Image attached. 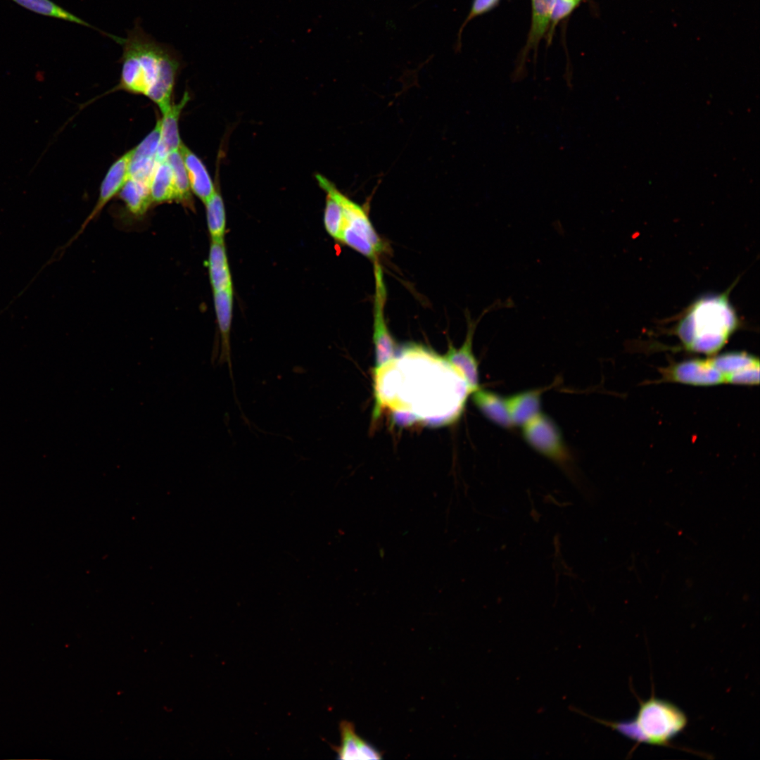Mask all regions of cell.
<instances>
[{
	"label": "cell",
	"instance_id": "9a60e30c",
	"mask_svg": "<svg viewBox=\"0 0 760 760\" xmlns=\"http://www.w3.org/2000/svg\"><path fill=\"white\" fill-rule=\"evenodd\" d=\"M179 151L185 165L191 190L205 204L214 194L215 185L201 160L183 142Z\"/></svg>",
	"mask_w": 760,
	"mask_h": 760
},
{
	"label": "cell",
	"instance_id": "e0dca14e",
	"mask_svg": "<svg viewBox=\"0 0 760 760\" xmlns=\"http://www.w3.org/2000/svg\"><path fill=\"white\" fill-rule=\"evenodd\" d=\"M471 395L476 407L492 422L505 429L514 426L509 415L506 398L481 388Z\"/></svg>",
	"mask_w": 760,
	"mask_h": 760
},
{
	"label": "cell",
	"instance_id": "ac0fdd59",
	"mask_svg": "<svg viewBox=\"0 0 760 760\" xmlns=\"http://www.w3.org/2000/svg\"><path fill=\"white\" fill-rule=\"evenodd\" d=\"M531 20L523 54L537 50L540 42L548 31L555 0H531Z\"/></svg>",
	"mask_w": 760,
	"mask_h": 760
},
{
	"label": "cell",
	"instance_id": "2e32d148",
	"mask_svg": "<svg viewBox=\"0 0 760 760\" xmlns=\"http://www.w3.org/2000/svg\"><path fill=\"white\" fill-rule=\"evenodd\" d=\"M541 393L540 389H532L506 398L509 415L514 426H523L540 413Z\"/></svg>",
	"mask_w": 760,
	"mask_h": 760
},
{
	"label": "cell",
	"instance_id": "6da1fadb",
	"mask_svg": "<svg viewBox=\"0 0 760 760\" xmlns=\"http://www.w3.org/2000/svg\"><path fill=\"white\" fill-rule=\"evenodd\" d=\"M137 19L118 44L122 46V69L118 88L143 94L162 114L170 106L175 80L181 68L178 53L146 33Z\"/></svg>",
	"mask_w": 760,
	"mask_h": 760
},
{
	"label": "cell",
	"instance_id": "52a82bcc",
	"mask_svg": "<svg viewBox=\"0 0 760 760\" xmlns=\"http://www.w3.org/2000/svg\"><path fill=\"white\" fill-rule=\"evenodd\" d=\"M467 315V332L462 345L455 348L450 343L443 360L464 381L471 395L480 388L479 363L473 353L474 334L480 318L472 320Z\"/></svg>",
	"mask_w": 760,
	"mask_h": 760
},
{
	"label": "cell",
	"instance_id": "603a6c76",
	"mask_svg": "<svg viewBox=\"0 0 760 760\" xmlns=\"http://www.w3.org/2000/svg\"><path fill=\"white\" fill-rule=\"evenodd\" d=\"M120 197L129 212L136 215L144 214L153 203L149 188L129 177L120 191Z\"/></svg>",
	"mask_w": 760,
	"mask_h": 760
},
{
	"label": "cell",
	"instance_id": "9c48e42d",
	"mask_svg": "<svg viewBox=\"0 0 760 760\" xmlns=\"http://www.w3.org/2000/svg\"><path fill=\"white\" fill-rule=\"evenodd\" d=\"M664 376L669 381L696 386L726 383L723 375L715 367L711 358L677 363L666 370Z\"/></svg>",
	"mask_w": 760,
	"mask_h": 760
},
{
	"label": "cell",
	"instance_id": "83f0119b",
	"mask_svg": "<svg viewBox=\"0 0 760 760\" xmlns=\"http://www.w3.org/2000/svg\"><path fill=\"white\" fill-rule=\"evenodd\" d=\"M575 1H578V3H581L583 0H575Z\"/></svg>",
	"mask_w": 760,
	"mask_h": 760
},
{
	"label": "cell",
	"instance_id": "7a4b0ae2",
	"mask_svg": "<svg viewBox=\"0 0 760 760\" xmlns=\"http://www.w3.org/2000/svg\"><path fill=\"white\" fill-rule=\"evenodd\" d=\"M574 709L637 743L656 746L669 745L688 723L685 714L679 707L669 701L654 696L641 702L636 716L628 721H606L587 714L580 709Z\"/></svg>",
	"mask_w": 760,
	"mask_h": 760
},
{
	"label": "cell",
	"instance_id": "277c9868",
	"mask_svg": "<svg viewBox=\"0 0 760 760\" xmlns=\"http://www.w3.org/2000/svg\"><path fill=\"white\" fill-rule=\"evenodd\" d=\"M331 188L344 213V224L338 241L355 249L372 245L379 255L385 253L387 246L374 229L366 209L342 194L333 183Z\"/></svg>",
	"mask_w": 760,
	"mask_h": 760
},
{
	"label": "cell",
	"instance_id": "4fadbf2b",
	"mask_svg": "<svg viewBox=\"0 0 760 760\" xmlns=\"http://www.w3.org/2000/svg\"><path fill=\"white\" fill-rule=\"evenodd\" d=\"M189 100V95L185 91L179 102L172 103L169 108L162 114L160 142L157 151L158 161L165 160L171 152L179 150L182 141L178 124L181 113Z\"/></svg>",
	"mask_w": 760,
	"mask_h": 760
},
{
	"label": "cell",
	"instance_id": "5bb4252c",
	"mask_svg": "<svg viewBox=\"0 0 760 760\" xmlns=\"http://www.w3.org/2000/svg\"><path fill=\"white\" fill-rule=\"evenodd\" d=\"M341 745L334 747L338 758L343 760L381 759V754L356 733L354 725L343 721L339 726Z\"/></svg>",
	"mask_w": 760,
	"mask_h": 760
},
{
	"label": "cell",
	"instance_id": "ffe728a7",
	"mask_svg": "<svg viewBox=\"0 0 760 760\" xmlns=\"http://www.w3.org/2000/svg\"><path fill=\"white\" fill-rule=\"evenodd\" d=\"M319 185L327 192L324 224L328 234L338 241L344 224L342 205L332 191V182L321 175H316Z\"/></svg>",
	"mask_w": 760,
	"mask_h": 760
},
{
	"label": "cell",
	"instance_id": "8992f818",
	"mask_svg": "<svg viewBox=\"0 0 760 760\" xmlns=\"http://www.w3.org/2000/svg\"><path fill=\"white\" fill-rule=\"evenodd\" d=\"M524 438L536 451L559 464L568 462L569 455L562 433L547 415L539 413L522 426Z\"/></svg>",
	"mask_w": 760,
	"mask_h": 760
},
{
	"label": "cell",
	"instance_id": "8fae6325",
	"mask_svg": "<svg viewBox=\"0 0 760 760\" xmlns=\"http://www.w3.org/2000/svg\"><path fill=\"white\" fill-rule=\"evenodd\" d=\"M134 148L116 160L108 169L103 179L96 205L85 220L81 231L101 211L103 207L122 188L129 177V166Z\"/></svg>",
	"mask_w": 760,
	"mask_h": 760
},
{
	"label": "cell",
	"instance_id": "5b68a950",
	"mask_svg": "<svg viewBox=\"0 0 760 760\" xmlns=\"http://www.w3.org/2000/svg\"><path fill=\"white\" fill-rule=\"evenodd\" d=\"M375 292L373 306V343L375 355V373L388 366L395 358V342L387 325L384 307L386 300V288L384 272L379 261L373 262Z\"/></svg>",
	"mask_w": 760,
	"mask_h": 760
},
{
	"label": "cell",
	"instance_id": "30bf717a",
	"mask_svg": "<svg viewBox=\"0 0 760 760\" xmlns=\"http://www.w3.org/2000/svg\"><path fill=\"white\" fill-rule=\"evenodd\" d=\"M160 142V127L153 130L135 147L130 162L129 178L149 188L150 182L158 162L157 151Z\"/></svg>",
	"mask_w": 760,
	"mask_h": 760
},
{
	"label": "cell",
	"instance_id": "d4e9b609",
	"mask_svg": "<svg viewBox=\"0 0 760 760\" xmlns=\"http://www.w3.org/2000/svg\"><path fill=\"white\" fill-rule=\"evenodd\" d=\"M166 160L171 167L176 191V201L186 206L193 204L191 187L179 150L169 153Z\"/></svg>",
	"mask_w": 760,
	"mask_h": 760
},
{
	"label": "cell",
	"instance_id": "ba28073f",
	"mask_svg": "<svg viewBox=\"0 0 760 760\" xmlns=\"http://www.w3.org/2000/svg\"><path fill=\"white\" fill-rule=\"evenodd\" d=\"M711 360L726 383L754 385L759 382V360L754 355L743 352L729 353Z\"/></svg>",
	"mask_w": 760,
	"mask_h": 760
},
{
	"label": "cell",
	"instance_id": "7c38bea8",
	"mask_svg": "<svg viewBox=\"0 0 760 760\" xmlns=\"http://www.w3.org/2000/svg\"><path fill=\"white\" fill-rule=\"evenodd\" d=\"M214 305L221 338L220 351L217 363L220 365L223 364L227 365L230 378L232 381L234 393L235 395L230 346V331L233 305L232 289L214 292Z\"/></svg>",
	"mask_w": 760,
	"mask_h": 760
},
{
	"label": "cell",
	"instance_id": "4316f807",
	"mask_svg": "<svg viewBox=\"0 0 760 760\" xmlns=\"http://www.w3.org/2000/svg\"><path fill=\"white\" fill-rule=\"evenodd\" d=\"M500 1V0H473L469 13L460 29L458 40H460L461 32L470 20L493 10Z\"/></svg>",
	"mask_w": 760,
	"mask_h": 760
},
{
	"label": "cell",
	"instance_id": "3957f363",
	"mask_svg": "<svg viewBox=\"0 0 760 760\" xmlns=\"http://www.w3.org/2000/svg\"><path fill=\"white\" fill-rule=\"evenodd\" d=\"M735 315L725 297L697 301L680 322L677 332L685 348L711 354L718 350L736 327Z\"/></svg>",
	"mask_w": 760,
	"mask_h": 760
},
{
	"label": "cell",
	"instance_id": "d6986e66",
	"mask_svg": "<svg viewBox=\"0 0 760 760\" xmlns=\"http://www.w3.org/2000/svg\"><path fill=\"white\" fill-rule=\"evenodd\" d=\"M208 271L213 292L232 289L224 241H212L208 256Z\"/></svg>",
	"mask_w": 760,
	"mask_h": 760
},
{
	"label": "cell",
	"instance_id": "cb8c5ba5",
	"mask_svg": "<svg viewBox=\"0 0 760 760\" xmlns=\"http://www.w3.org/2000/svg\"><path fill=\"white\" fill-rule=\"evenodd\" d=\"M208 231L212 241H224L226 215L223 199L217 184L211 198L205 203Z\"/></svg>",
	"mask_w": 760,
	"mask_h": 760
},
{
	"label": "cell",
	"instance_id": "44dd1931",
	"mask_svg": "<svg viewBox=\"0 0 760 760\" xmlns=\"http://www.w3.org/2000/svg\"><path fill=\"white\" fill-rule=\"evenodd\" d=\"M152 203H159L176 200L173 175L166 158L158 161L150 182Z\"/></svg>",
	"mask_w": 760,
	"mask_h": 760
},
{
	"label": "cell",
	"instance_id": "484cf974",
	"mask_svg": "<svg viewBox=\"0 0 760 760\" xmlns=\"http://www.w3.org/2000/svg\"><path fill=\"white\" fill-rule=\"evenodd\" d=\"M580 3L575 0H555L552 9L550 27L547 32V41L550 42L557 25L567 18L576 9Z\"/></svg>",
	"mask_w": 760,
	"mask_h": 760
},
{
	"label": "cell",
	"instance_id": "7402d4cb",
	"mask_svg": "<svg viewBox=\"0 0 760 760\" xmlns=\"http://www.w3.org/2000/svg\"><path fill=\"white\" fill-rule=\"evenodd\" d=\"M17 4L25 8L26 9L34 12L36 13L49 16L57 19H61L66 21H69L73 23H76L80 25L90 27L96 30L103 34L108 36L110 38L113 35L103 32L99 29L91 25L89 23L84 21L80 17L69 12L66 9L60 6L57 4L54 3L51 0H12Z\"/></svg>",
	"mask_w": 760,
	"mask_h": 760
}]
</instances>
